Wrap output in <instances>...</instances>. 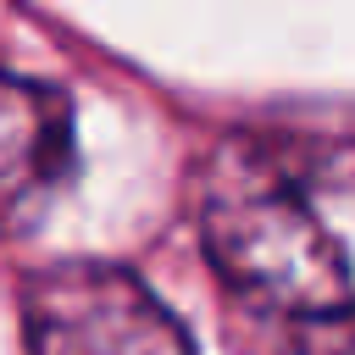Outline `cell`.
Listing matches in <instances>:
<instances>
[{"mask_svg":"<svg viewBox=\"0 0 355 355\" xmlns=\"http://www.w3.org/2000/svg\"><path fill=\"white\" fill-rule=\"evenodd\" d=\"M222 288L294 355H355V128H244L200 172Z\"/></svg>","mask_w":355,"mask_h":355,"instance_id":"6da1fadb","label":"cell"},{"mask_svg":"<svg viewBox=\"0 0 355 355\" xmlns=\"http://www.w3.org/2000/svg\"><path fill=\"white\" fill-rule=\"evenodd\" d=\"M28 355H194L183 322L116 261H55L22 283Z\"/></svg>","mask_w":355,"mask_h":355,"instance_id":"7a4b0ae2","label":"cell"},{"mask_svg":"<svg viewBox=\"0 0 355 355\" xmlns=\"http://www.w3.org/2000/svg\"><path fill=\"white\" fill-rule=\"evenodd\" d=\"M78 166L72 100L0 61V239L33 233Z\"/></svg>","mask_w":355,"mask_h":355,"instance_id":"3957f363","label":"cell"}]
</instances>
